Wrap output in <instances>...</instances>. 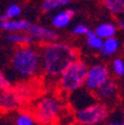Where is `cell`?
<instances>
[{
	"mask_svg": "<svg viewBox=\"0 0 124 125\" xmlns=\"http://www.w3.org/2000/svg\"><path fill=\"white\" fill-rule=\"evenodd\" d=\"M78 59L77 50L64 42H54L41 48L43 72L47 77L59 78L73 62Z\"/></svg>",
	"mask_w": 124,
	"mask_h": 125,
	"instance_id": "6da1fadb",
	"label": "cell"
},
{
	"mask_svg": "<svg viewBox=\"0 0 124 125\" xmlns=\"http://www.w3.org/2000/svg\"><path fill=\"white\" fill-rule=\"evenodd\" d=\"M5 38L9 44L16 47L31 46L34 42H36L29 32H10V34H6Z\"/></svg>",
	"mask_w": 124,
	"mask_h": 125,
	"instance_id": "8fae6325",
	"label": "cell"
},
{
	"mask_svg": "<svg viewBox=\"0 0 124 125\" xmlns=\"http://www.w3.org/2000/svg\"><path fill=\"white\" fill-rule=\"evenodd\" d=\"M21 12H23V9H21L20 6L17 5V3H10L1 15L0 21L9 20V19H17L21 15Z\"/></svg>",
	"mask_w": 124,
	"mask_h": 125,
	"instance_id": "ac0fdd59",
	"label": "cell"
},
{
	"mask_svg": "<svg viewBox=\"0 0 124 125\" xmlns=\"http://www.w3.org/2000/svg\"><path fill=\"white\" fill-rule=\"evenodd\" d=\"M123 125H124V122H123Z\"/></svg>",
	"mask_w": 124,
	"mask_h": 125,
	"instance_id": "d4e9b609",
	"label": "cell"
},
{
	"mask_svg": "<svg viewBox=\"0 0 124 125\" xmlns=\"http://www.w3.org/2000/svg\"><path fill=\"white\" fill-rule=\"evenodd\" d=\"M106 125H123V122H119V121H115V122H110Z\"/></svg>",
	"mask_w": 124,
	"mask_h": 125,
	"instance_id": "cb8c5ba5",
	"label": "cell"
},
{
	"mask_svg": "<svg viewBox=\"0 0 124 125\" xmlns=\"http://www.w3.org/2000/svg\"><path fill=\"white\" fill-rule=\"evenodd\" d=\"M72 0H43L40 8L44 12H52L57 9L67 7Z\"/></svg>",
	"mask_w": 124,
	"mask_h": 125,
	"instance_id": "9a60e30c",
	"label": "cell"
},
{
	"mask_svg": "<svg viewBox=\"0 0 124 125\" xmlns=\"http://www.w3.org/2000/svg\"><path fill=\"white\" fill-rule=\"evenodd\" d=\"M111 72L115 76H119V77L123 76L124 75V59H122L120 57L114 58L111 64Z\"/></svg>",
	"mask_w": 124,
	"mask_h": 125,
	"instance_id": "ffe728a7",
	"label": "cell"
},
{
	"mask_svg": "<svg viewBox=\"0 0 124 125\" xmlns=\"http://www.w3.org/2000/svg\"><path fill=\"white\" fill-rule=\"evenodd\" d=\"M120 46H121V44H120L119 39L116 37L105 39L103 42V47H102V49H101V54L103 56H106V57L113 56L114 54H116L119 52Z\"/></svg>",
	"mask_w": 124,
	"mask_h": 125,
	"instance_id": "5bb4252c",
	"label": "cell"
},
{
	"mask_svg": "<svg viewBox=\"0 0 124 125\" xmlns=\"http://www.w3.org/2000/svg\"><path fill=\"white\" fill-rule=\"evenodd\" d=\"M103 5L113 16H121L124 13V0H103Z\"/></svg>",
	"mask_w": 124,
	"mask_h": 125,
	"instance_id": "2e32d148",
	"label": "cell"
},
{
	"mask_svg": "<svg viewBox=\"0 0 124 125\" xmlns=\"http://www.w3.org/2000/svg\"><path fill=\"white\" fill-rule=\"evenodd\" d=\"M0 88H1V91L11 89V81L9 79L7 74H5L3 72L0 74Z\"/></svg>",
	"mask_w": 124,
	"mask_h": 125,
	"instance_id": "7402d4cb",
	"label": "cell"
},
{
	"mask_svg": "<svg viewBox=\"0 0 124 125\" xmlns=\"http://www.w3.org/2000/svg\"><path fill=\"white\" fill-rule=\"evenodd\" d=\"M87 72L88 66L84 60L79 58L75 60L58 78V84L62 91L72 94L85 86Z\"/></svg>",
	"mask_w": 124,
	"mask_h": 125,
	"instance_id": "3957f363",
	"label": "cell"
},
{
	"mask_svg": "<svg viewBox=\"0 0 124 125\" xmlns=\"http://www.w3.org/2000/svg\"><path fill=\"white\" fill-rule=\"evenodd\" d=\"M110 114L107 105L95 102L86 107L79 108L75 113V120L80 125H96L104 122Z\"/></svg>",
	"mask_w": 124,
	"mask_h": 125,
	"instance_id": "5b68a950",
	"label": "cell"
},
{
	"mask_svg": "<svg viewBox=\"0 0 124 125\" xmlns=\"http://www.w3.org/2000/svg\"><path fill=\"white\" fill-rule=\"evenodd\" d=\"M19 101H20V96L18 93L12 89H8V91H1V95H0V105L2 109H15L18 106Z\"/></svg>",
	"mask_w": 124,
	"mask_h": 125,
	"instance_id": "7c38bea8",
	"label": "cell"
},
{
	"mask_svg": "<svg viewBox=\"0 0 124 125\" xmlns=\"http://www.w3.org/2000/svg\"><path fill=\"white\" fill-rule=\"evenodd\" d=\"M111 79V70L106 65L102 62H96L88 66V72L86 76L85 87L90 92H95L103 84Z\"/></svg>",
	"mask_w": 124,
	"mask_h": 125,
	"instance_id": "8992f818",
	"label": "cell"
},
{
	"mask_svg": "<svg viewBox=\"0 0 124 125\" xmlns=\"http://www.w3.org/2000/svg\"><path fill=\"white\" fill-rule=\"evenodd\" d=\"M96 34L101 37L103 40L109 38H113L116 35L117 27L116 23H112V22H102L100 25L96 26V28L94 29Z\"/></svg>",
	"mask_w": 124,
	"mask_h": 125,
	"instance_id": "4fadbf2b",
	"label": "cell"
},
{
	"mask_svg": "<svg viewBox=\"0 0 124 125\" xmlns=\"http://www.w3.org/2000/svg\"><path fill=\"white\" fill-rule=\"evenodd\" d=\"M90 31V27H88L87 25H84V23H77V25H75L72 29L73 35H75V36H77V37H83V36L86 37Z\"/></svg>",
	"mask_w": 124,
	"mask_h": 125,
	"instance_id": "44dd1931",
	"label": "cell"
},
{
	"mask_svg": "<svg viewBox=\"0 0 124 125\" xmlns=\"http://www.w3.org/2000/svg\"><path fill=\"white\" fill-rule=\"evenodd\" d=\"M103 42H104V40L96 34L95 31L90 30L87 36L85 37L86 46L92 50H100V52H101L102 47H103Z\"/></svg>",
	"mask_w": 124,
	"mask_h": 125,
	"instance_id": "e0dca14e",
	"label": "cell"
},
{
	"mask_svg": "<svg viewBox=\"0 0 124 125\" xmlns=\"http://www.w3.org/2000/svg\"><path fill=\"white\" fill-rule=\"evenodd\" d=\"M62 103L58 98L53 96L41 97L35 105L34 116L37 122L41 124H50L54 122L62 112Z\"/></svg>",
	"mask_w": 124,
	"mask_h": 125,
	"instance_id": "277c9868",
	"label": "cell"
},
{
	"mask_svg": "<svg viewBox=\"0 0 124 125\" xmlns=\"http://www.w3.org/2000/svg\"><path fill=\"white\" fill-rule=\"evenodd\" d=\"M116 94H117V86L113 79L107 81L100 88L94 92V95H95L96 98L98 101H101L102 103H104V104H105V102L114 101L115 97H116Z\"/></svg>",
	"mask_w": 124,
	"mask_h": 125,
	"instance_id": "9c48e42d",
	"label": "cell"
},
{
	"mask_svg": "<svg viewBox=\"0 0 124 125\" xmlns=\"http://www.w3.org/2000/svg\"><path fill=\"white\" fill-rule=\"evenodd\" d=\"M116 27L120 29H123L124 30V19L121 18V19H117L116 21Z\"/></svg>",
	"mask_w": 124,
	"mask_h": 125,
	"instance_id": "603a6c76",
	"label": "cell"
},
{
	"mask_svg": "<svg viewBox=\"0 0 124 125\" xmlns=\"http://www.w3.org/2000/svg\"><path fill=\"white\" fill-rule=\"evenodd\" d=\"M9 70L17 79L26 81L43 72L41 49L35 46L16 47L9 60Z\"/></svg>",
	"mask_w": 124,
	"mask_h": 125,
	"instance_id": "7a4b0ae2",
	"label": "cell"
},
{
	"mask_svg": "<svg viewBox=\"0 0 124 125\" xmlns=\"http://www.w3.org/2000/svg\"><path fill=\"white\" fill-rule=\"evenodd\" d=\"M75 16V10L73 8L64 9L62 11H58L53 16L50 23L54 29H65L72 21V19Z\"/></svg>",
	"mask_w": 124,
	"mask_h": 125,
	"instance_id": "30bf717a",
	"label": "cell"
},
{
	"mask_svg": "<svg viewBox=\"0 0 124 125\" xmlns=\"http://www.w3.org/2000/svg\"><path fill=\"white\" fill-rule=\"evenodd\" d=\"M31 23L26 19H9L0 21V29L7 34L10 32H28Z\"/></svg>",
	"mask_w": 124,
	"mask_h": 125,
	"instance_id": "ba28073f",
	"label": "cell"
},
{
	"mask_svg": "<svg viewBox=\"0 0 124 125\" xmlns=\"http://www.w3.org/2000/svg\"><path fill=\"white\" fill-rule=\"evenodd\" d=\"M15 125H37V120L34 114L28 112H20L16 115Z\"/></svg>",
	"mask_w": 124,
	"mask_h": 125,
	"instance_id": "d6986e66",
	"label": "cell"
},
{
	"mask_svg": "<svg viewBox=\"0 0 124 125\" xmlns=\"http://www.w3.org/2000/svg\"><path fill=\"white\" fill-rule=\"evenodd\" d=\"M28 32L35 39V42H41L44 45L57 42V38H58V34H57L56 29H54L53 27L49 28V27L40 25V23H31Z\"/></svg>",
	"mask_w": 124,
	"mask_h": 125,
	"instance_id": "52a82bcc",
	"label": "cell"
}]
</instances>
